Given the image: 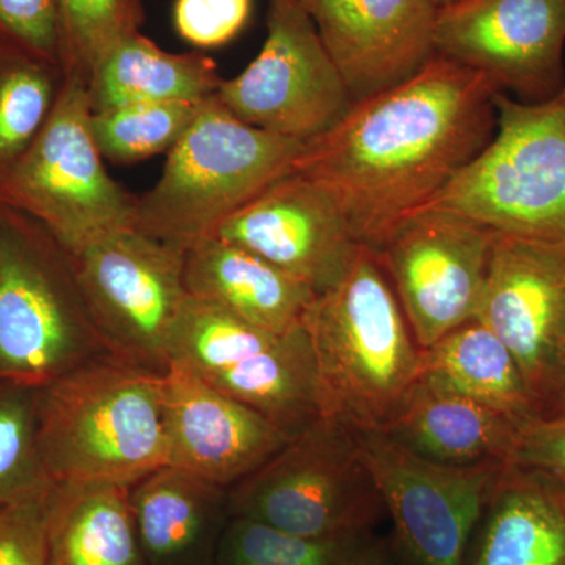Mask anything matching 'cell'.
Returning <instances> with one entry per match:
<instances>
[{"label":"cell","instance_id":"4fadbf2b","mask_svg":"<svg viewBox=\"0 0 565 565\" xmlns=\"http://www.w3.org/2000/svg\"><path fill=\"white\" fill-rule=\"evenodd\" d=\"M493 230L441 210L405 218L377 255L424 351L473 321Z\"/></svg>","mask_w":565,"mask_h":565},{"label":"cell","instance_id":"83f0119b","mask_svg":"<svg viewBox=\"0 0 565 565\" xmlns=\"http://www.w3.org/2000/svg\"><path fill=\"white\" fill-rule=\"evenodd\" d=\"M143 0H61V68L87 84L99 58L140 32Z\"/></svg>","mask_w":565,"mask_h":565},{"label":"cell","instance_id":"ba28073f","mask_svg":"<svg viewBox=\"0 0 565 565\" xmlns=\"http://www.w3.org/2000/svg\"><path fill=\"white\" fill-rule=\"evenodd\" d=\"M170 360L296 437L322 418L313 349L303 323L277 334L189 296Z\"/></svg>","mask_w":565,"mask_h":565},{"label":"cell","instance_id":"4316f807","mask_svg":"<svg viewBox=\"0 0 565 565\" xmlns=\"http://www.w3.org/2000/svg\"><path fill=\"white\" fill-rule=\"evenodd\" d=\"M204 102L147 103L92 115L96 143L106 161L136 163L172 150Z\"/></svg>","mask_w":565,"mask_h":565},{"label":"cell","instance_id":"d6a6232c","mask_svg":"<svg viewBox=\"0 0 565 565\" xmlns=\"http://www.w3.org/2000/svg\"><path fill=\"white\" fill-rule=\"evenodd\" d=\"M0 39L61 65V0H0Z\"/></svg>","mask_w":565,"mask_h":565},{"label":"cell","instance_id":"d4e9b609","mask_svg":"<svg viewBox=\"0 0 565 565\" xmlns=\"http://www.w3.org/2000/svg\"><path fill=\"white\" fill-rule=\"evenodd\" d=\"M221 490L173 467L134 484V522L147 555L156 564H173L188 556L206 530Z\"/></svg>","mask_w":565,"mask_h":565},{"label":"cell","instance_id":"e575fe53","mask_svg":"<svg viewBox=\"0 0 565 565\" xmlns=\"http://www.w3.org/2000/svg\"><path fill=\"white\" fill-rule=\"evenodd\" d=\"M349 565H394L392 548L386 542L371 535Z\"/></svg>","mask_w":565,"mask_h":565},{"label":"cell","instance_id":"277c9868","mask_svg":"<svg viewBox=\"0 0 565 565\" xmlns=\"http://www.w3.org/2000/svg\"><path fill=\"white\" fill-rule=\"evenodd\" d=\"M39 455L52 482L134 486L169 467L161 373L90 364L52 385Z\"/></svg>","mask_w":565,"mask_h":565},{"label":"cell","instance_id":"f546056e","mask_svg":"<svg viewBox=\"0 0 565 565\" xmlns=\"http://www.w3.org/2000/svg\"><path fill=\"white\" fill-rule=\"evenodd\" d=\"M51 487V479H41L0 504V565H47Z\"/></svg>","mask_w":565,"mask_h":565},{"label":"cell","instance_id":"9c48e42d","mask_svg":"<svg viewBox=\"0 0 565 565\" xmlns=\"http://www.w3.org/2000/svg\"><path fill=\"white\" fill-rule=\"evenodd\" d=\"M92 332L70 253L0 204V371L25 381L62 373Z\"/></svg>","mask_w":565,"mask_h":565},{"label":"cell","instance_id":"7402d4cb","mask_svg":"<svg viewBox=\"0 0 565 565\" xmlns=\"http://www.w3.org/2000/svg\"><path fill=\"white\" fill-rule=\"evenodd\" d=\"M47 565H141L131 486L52 482Z\"/></svg>","mask_w":565,"mask_h":565},{"label":"cell","instance_id":"3957f363","mask_svg":"<svg viewBox=\"0 0 565 565\" xmlns=\"http://www.w3.org/2000/svg\"><path fill=\"white\" fill-rule=\"evenodd\" d=\"M305 145L247 125L212 96L167 154L156 184L136 196L134 228L189 250L292 173Z\"/></svg>","mask_w":565,"mask_h":565},{"label":"cell","instance_id":"52a82bcc","mask_svg":"<svg viewBox=\"0 0 565 565\" xmlns=\"http://www.w3.org/2000/svg\"><path fill=\"white\" fill-rule=\"evenodd\" d=\"M233 508L303 537L367 534L385 511L356 430L326 416L237 482Z\"/></svg>","mask_w":565,"mask_h":565},{"label":"cell","instance_id":"f1b7e54d","mask_svg":"<svg viewBox=\"0 0 565 565\" xmlns=\"http://www.w3.org/2000/svg\"><path fill=\"white\" fill-rule=\"evenodd\" d=\"M373 533L303 537L237 516L226 542L228 565H349Z\"/></svg>","mask_w":565,"mask_h":565},{"label":"cell","instance_id":"8d00e7d4","mask_svg":"<svg viewBox=\"0 0 565 565\" xmlns=\"http://www.w3.org/2000/svg\"><path fill=\"white\" fill-rule=\"evenodd\" d=\"M433 2L437 9H441V7L452 6V3L462 2V0H433Z\"/></svg>","mask_w":565,"mask_h":565},{"label":"cell","instance_id":"603a6c76","mask_svg":"<svg viewBox=\"0 0 565 565\" xmlns=\"http://www.w3.org/2000/svg\"><path fill=\"white\" fill-rule=\"evenodd\" d=\"M222 81L217 63L202 52H167L137 32L99 58L87 93L93 114H98L132 104L206 102Z\"/></svg>","mask_w":565,"mask_h":565},{"label":"cell","instance_id":"ffe728a7","mask_svg":"<svg viewBox=\"0 0 565 565\" xmlns=\"http://www.w3.org/2000/svg\"><path fill=\"white\" fill-rule=\"evenodd\" d=\"M478 526L470 565H565V487L505 462Z\"/></svg>","mask_w":565,"mask_h":565},{"label":"cell","instance_id":"cb8c5ba5","mask_svg":"<svg viewBox=\"0 0 565 565\" xmlns=\"http://www.w3.org/2000/svg\"><path fill=\"white\" fill-rule=\"evenodd\" d=\"M418 379L519 424L542 415L514 355L476 319L422 351Z\"/></svg>","mask_w":565,"mask_h":565},{"label":"cell","instance_id":"d6986e66","mask_svg":"<svg viewBox=\"0 0 565 565\" xmlns=\"http://www.w3.org/2000/svg\"><path fill=\"white\" fill-rule=\"evenodd\" d=\"M189 296L241 321L285 334L302 326L316 294L256 253L218 237H204L184 253Z\"/></svg>","mask_w":565,"mask_h":565},{"label":"cell","instance_id":"5bb4252c","mask_svg":"<svg viewBox=\"0 0 565 565\" xmlns=\"http://www.w3.org/2000/svg\"><path fill=\"white\" fill-rule=\"evenodd\" d=\"M475 319L514 355L544 415L565 360V244L493 232Z\"/></svg>","mask_w":565,"mask_h":565},{"label":"cell","instance_id":"6da1fadb","mask_svg":"<svg viewBox=\"0 0 565 565\" xmlns=\"http://www.w3.org/2000/svg\"><path fill=\"white\" fill-rule=\"evenodd\" d=\"M494 93L482 74L435 54L412 79L352 104L305 145L294 172L326 189L377 252L492 140Z\"/></svg>","mask_w":565,"mask_h":565},{"label":"cell","instance_id":"2e32d148","mask_svg":"<svg viewBox=\"0 0 565 565\" xmlns=\"http://www.w3.org/2000/svg\"><path fill=\"white\" fill-rule=\"evenodd\" d=\"M212 236L256 253L316 294L343 280L363 245L332 195L296 172L234 212Z\"/></svg>","mask_w":565,"mask_h":565},{"label":"cell","instance_id":"4dcf8cb0","mask_svg":"<svg viewBox=\"0 0 565 565\" xmlns=\"http://www.w3.org/2000/svg\"><path fill=\"white\" fill-rule=\"evenodd\" d=\"M35 456L39 441L28 404L0 401V504L43 479L32 476Z\"/></svg>","mask_w":565,"mask_h":565},{"label":"cell","instance_id":"e0dca14e","mask_svg":"<svg viewBox=\"0 0 565 565\" xmlns=\"http://www.w3.org/2000/svg\"><path fill=\"white\" fill-rule=\"evenodd\" d=\"M161 379L169 467L223 489L255 473L292 440L178 360L167 363Z\"/></svg>","mask_w":565,"mask_h":565},{"label":"cell","instance_id":"836d02e7","mask_svg":"<svg viewBox=\"0 0 565 565\" xmlns=\"http://www.w3.org/2000/svg\"><path fill=\"white\" fill-rule=\"evenodd\" d=\"M509 462L539 471L565 487V412L539 415L520 424Z\"/></svg>","mask_w":565,"mask_h":565},{"label":"cell","instance_id":"1f68e13d","mask_svg":"<svg viewBox=\"0 0 565 565\" xmlns=\"http://www.w3.org/2000/svg\"><path fill=\"white\" fill-rule=\"evenodd\" d=\"M253 13V0H177L174 29L195 47L228 44L244 31Z\"/></svg>","mask_w":565,"mask_h":565},{"label":"cell","instance_id":"7c38bea8","mask_svg":"<svg viewBox=\"0 0 565 565\" xmlns=\"http://www.w3.org/2000/svg\"><path fill=\"white\" fill-rule=\"evenodd\" d=\"M356 437L407 564L465 565L468 544L505 462L438 463L382 433Z\"/></svg>","mask_w":565,"mask_h":565},{"label":"cell","instance_id":"30bf717a","mask_svg":"<svg viewBox=\"0 0 565 565\" xmlns=\"http://www.w3.org/2000/svg\"><path fill=\"white\" fill-rule=\"evenodd\" d=\"M215 96L247 125L305 143L352 107L302 0H269L262 51L243 73L223 79Z\"/></svg>","mask_w":565,"mask_h":565},{"label":"cell","instance_id":"8fae6325","mask_svg":"<svg viewBox=\"0 0 565 565\" xmlns=\"http://www.w3.org/2000/svg\"><path fill=\"white\" fill-rule=\"evenodd\" d=\"M184 253L125 226L70 255L96 332L162 370L189 299Z\"/></svg>","mask_w":565,"mask_h":565},{"label":"cell","instance_id":"9a60e30c","mask_svg":"<svg viewBox=\"0 0 565 565\" xmlns=\"http://www.w3.org/2000/svg\"><path fill=\"white\" fill-rule=\"evenodd\" d=\"M435 54L525 103L565 84V0H462L437 10Z\"/></svg>","mask_w":565,"mask_h":565},{"label":"cell","instance_id":"7a4b0ae2","mask_svg":"<svg viewBox=\"0 0 565 565\" xmlns=\"http://www.w3.org/2000/svg\"><path fill=\"white\" fill-rule=\"evenodd\" d=\"M322 416L356 433H384L422 370L403 308L377 252L362 245L343 280L303 318Z\"/></svg>","mask_w":565,"mask_h":565},{"label":"cell","instance_id":"5b68a950","mask_svg":"<svg viewBox=\"0 0 565 565\" xmlns=\"http://www.w3.org/2000/svg\"><path fill=\"white\" fill-rule=\"evenodd\" d=\"M489 145L419 211L456 212L493 232L565 244V84L525 103L494 93Z\"/></svg>","mask_w":565,"mask_h":565},{"label":"cell","instance_id":"d590c367","mask_svg":"<svg viewBox=\"0 0 565 565\" xmlns=\"http://www.w3.org/2000/svg\"><path fill=\"white\" fill-rule=\"evenodd\" d=\"M565 412V360L563 370H561L559 379H557V385L555 393H553L552 401H550L548 407H546L544 415L564 414Z\"/></svg>","mask_w":565,"mask_h":565},{"label":"cell","instance_id":"44dd1931","mask_svg":"<svg viewBox=\"0 0 565 565\" xmlns=\"http://www.w3.org/2000/svg\"><path fill=\"white\" fill-rule=\"evenodd\" d=\"M519 427L500 412L418 379L382 434L424 459L471 465L509 462Z\"/></svg>","mask_w":565,"mask_h":565},{"label":"cell","instance_id":"484cf974","mask_svg":"<svg viewBox=\"0 0 565 565\" xmlns=\"http://www.w3.org/2000/svg\"><path fill=\"white\" fill-rule=\"evenodd\" d=\"M63 81L61 65L0 39V185L43 131Z\"/></svg>","mask_w":565,"mask_h":565},{"label":"cell","instance_id":"8992f818","mask_svg":"<svg viewBox=\"0 0 565 565\" xmlns=\"http://www.w3.org/2000/svg\"><path fill=\"white\" fill-rule=\"evenodd\" d=\"M92 115L87 84L65 76L50 120L0 185V204L39 222L70 255L134 226L136 196L107 172Z\"/></svg>","mask_w":565,"mask_h":565},{"label":"cell","instance_id":"ac0fdd59","mask_svg":"<svg viewBox=\"0 0 565 565\" xmlns=\"http://www.w3.org/2000/svg\"><path fill=\"white\" fill-rule=\"evenodd\" d=\"M352 104L412 79L435 55L433 0H302Z\"/></svg>","mask_w":565,"mask_h":565}]
</instances>
